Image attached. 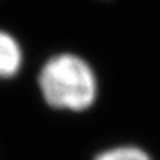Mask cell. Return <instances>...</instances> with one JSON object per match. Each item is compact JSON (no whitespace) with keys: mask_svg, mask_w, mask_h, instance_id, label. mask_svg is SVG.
I'll return each instance as SVG.
<instances>
[{"mask_svg":"<svg viewBox=\"0 0 160 160\" xmlns=\"http://www.w3.org/2000/svg\"><path fill=\"white\" fill-rule=\"evenodd\" d=\"M22 65V49L9 33L0 31V77H12Z\"/></svg>","mask_w":160,"mask_h":160,"instance_id":"2","label":"cell"},{"mask_svg":"<svg viewBox=\"0 0 160 160\" xmlns=\"http://www.w3.org/2000/svg\"><path fill=\"white\" fill-rule=\"evenodd\" d=\"M45 101L58 110L83 111L97 99V77L89 64L74 53L52 57L39 73Z\"/></svg>","mask_w":160,"mask_h":160,"instance_id":"1","label":"cell"},{"mask_svg":"<svg viewBox=\"0 0 160 160\" xmlns=\"http://www.w3.org/2000/svg\"><path fill=\"white\" fill-rule=\"evenodd\" d=\"M95 160H151L150 156L142 148H138L133 145H125V147H114L107 151H102L98 154Z\"/></svg>","mask_w":160,"mask_h":160,"instance_id":"3","label":"cell"}]
</instances>
